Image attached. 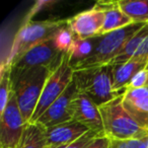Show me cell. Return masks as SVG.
I'll list each match as a JSON object with an SVG mask.
<instances>
[{
    "label": "cell",
    "mask_w": 148,
    "mask_h": 148,
    "mask_svg": "<svg viewBox=\"0 0 148 148\" xmlns=\"http://www.w3.org/2000/svg\"><path fill=\"white\" fill-rule=\"evenodd\" d=\"M110 139L106 136H99L88 144L86 148H109Z\"/></svg>",
    "instance_id": "484cf974"
},
{
    "label": "cell",
    "mask_w": 148,
    "mask_h": 148,
    "mask_svg": "<svg viewBox=\"0 0 148 148\" xmlns=\"http://www.w3.org/2000/svg\"><path fill=\"white\" fill-rule=\"evenodd\" d=\"M25 124L14 93L11 92L9 101L0 118V146L1 148H17L23 136Z\"/></svg>",
    "instance_id": "52a82bcc"
},
{
    "label": "cell",
    "mask_w": 148,
    "mask_h": 148,
    "mask_svg": "<svg viewBox=\"0 0 148 148\" xmlns=\"http://www.w3.org/2000/svg\"><path fill=\"white\" fill-rule=\"evenodd\" d=\"M52 70L45 66H38L25 70L11 68V88L27 123H29L39 103L44 86Z\"/></svg>",
    "instance_id": "6da1fadb"
},
{
    "label": "cell",
    "mask_w": 148,
    "mask_h": 148,
    "mask_svg": "<svg viewBox=\"0 0 148 148\" xmlns=\"http://www.w3.org/2000/svg\"><path fill=\"white\" fill-rule=\"evenodd\" d=\"M123 107L140 127L148 130V86L127 91Z\"/></svg>",
    "instance_id": "4fadbf2b"
},
{
    "label": "cell",
    "mask_w": 148,
    "mask_h": 148,
    "mask_svg": "<svg viewBox=\"0 0 148 148\" xmlns=\"http://www.w3.org/2000/svg\"><path fill=\"white\" fill-rule=\"evenodd\" d=\"M146 70H147V72H148V64H147V66H146ZM147 86H148V81H147Z\"/></svg>",
    "instance_id": "4316f807"
},
{
    "label": "cell",
    "mask_w": 148,
    "mask_h": 148,
    "mask_svg": "<svg viewBox=\"0 0 148 148\" xmlns=\"http://www.w3.org/2000/svg\"><path fill=\"white\" fill-rule=\"evenodd\" d=\"M144 25H145L142 23H133L124 29L99 36V44L95 52L88 58L72 67L73 70L76 71L111 64L112 61L120 54L130 38L140 31Z\"/></svg>",
    "instance_id": "5b68a950"
},
{
    "label": "cell",
    "mask_w": 148,
    "mask_h": 148,
    "mask_svg": "<svg viewBox=\"0 0 148 148\" xmlns=\"http://www.w3.org/2000/svg\"><path fill=\"white\" fill-rule=\"evenodd\" d=\"M77 93H78V89L76 87V84L72 80L66 90L50 106L49 109L46 110L45 113L35 123L40 124L47 129L59 124L72 121L71 103Z\"/></svg>",
    "instance_id": "9c48e42d"
},
{
    "label": "cell",
    "mask_w": 148,
    "mask_h": 148,
    "mask_svg": "<svg viewBox=\"0 0 148 148\" xmlns=\"http://www.w3.org/2000/svg\"><path fill=\"white\" fill-rule=\"evenodd\" d=\"M103 21L105 12L93 6L68 18L67 25L75 37L85 40L97 37L103 25Z\"/></svg>",
    "instance_id": "8fae6325"
},
{
    "label": "cell",
    "mask_w": 148,
    "mask_h": 148,
    "mask_svg": "<svg viewBox=\"0 0 148 148\" xmlns=\"http://www.w3.org/2000/svg\"><path fill=\"white\" fill-rule=\"evenodd\" d=\"M89 131L77 122L70 121L46 129V143L48 148H59L72 143Z\"/></svg>",
    "instance_id": "7c38bea8"
},
{
    "label": "cell",
    "mask_w": 148,
    "mask_h": 148,
    "mask_svg": "<svg viewBox=\"0 0 148 148\" xmlns=\"http://www.w3.org/2000/svg\"><path fill=\"white\" fill-rule=\"evenodd\" d=\"M73 81L78 92L89 97L97 107L121 97L114 90L112 64L76 70L73 73Z\"/></svg>",
    "instance_id": "3957f363"
},
{
    "label": "cell",
    "mask_w": 148,
    "mask_h": 148,
    "mask_svg": "<svg viewBox=\"0 0 148 148\" xmlns=\"http://www.w3.org/2000/svg\"><path fill=\"white\" fill-rule=\"evenodd\" d=\"M46 128L38 123H27L17 148H46Z\"/></svg>",
    "instance_id": "2e32d148"
},
{
    "label": "cell",
    "mask_w": 148,
    "mask_h": 148,
    "mask_svg": "<svg viewBox=\"0 0 148 148\" xmlns=\"http://www.w3.org/2000/svg\"><path fill=\"white\" fill-rule=\"evenodd\" d=\"M66 25L67 19L25 23L15 35L9 55L4 60L5 63L11 66L19 57L32 48L53 40L57 32Z\"/></svg>",
    "instance_id": "277c9868"
},
{
    "label": "cell",
    "mask_w": 148,
    "mask_h": 148,
    "mask_svg": "<svg viewBox=\"0 0 148 148\" xmlns=\"http://www.w3.org/2000/svg\"><path fill=\"white\" fill-rule=\"evenodd\" d=\"M148 36V25H145L140 31H138L135 35H133L129 39V41L126 43L123 47L120 54L112 61L111 64H122L131 60L134 57L136 51L141 45L143 40Z\"/></svg>",
    "instance_id": "d6986e66"
},
{
    "label": "cell",
    "mask_w": 148,
    "mask_h": 148,
    "mask_svg": "<svg viewBox=\"0 0 148 148\" xmlns=\"http://www.w3.org/2000/svg\"><path fill=\"white\" fill-rule=\"evenodd\" d=\"M11 92V67L3 61L0 77V113H2L6 108Z\"/></svg>",
    "instance_id": "ffe728a7"
},
{
    "label": "cell",
    "mask_w": 148,
    "mask_h": 148,
    "mask_svg": "<svg viewBox=\"0 0 148 148\" xmlns=\"http://www.w3.org/2000/svg\"><path fill=\"white\" fill-rule=\"evenodd\" d=\"M56 3H57V1H55V0H49V1H48V0H39V1H37V2L33 5V7L31 8L29 12L27 13V18H25V23L31 21V18L33 15L37 14L38 12L44 10V9L47 8V7H50V6H52V5L56 4Z\"/></svg>",
    "instance_id": "d4e9b609"
},
{
    "label": "cell",
    "mask_w": 148,
    "mask_h": 148,
    "mask_svg": "<svg viewBox=\"0 0 148 148\" xmlns=\"http://www.w3.org/2000/svg\"><path fill=\"white\" fill-rule=\"evenodd\" d=\"M71 110L72 121L81 124L90 131L105 135L99 109L89 97L78 92L72 101Z\"/></svg>",
    "instance_id": "30bf717a"
},
{
    "label": "cell",
    "mask_w": 148,
    "mask_h": 148,
    "mask_svg": "<svg viewBox=\"0 0 148 148\" xmlns=\"http://www.w3.org/2000/svg\"><path fill=\"white\" fill-rule=\"evenodd\" d=\"M147 81H148V72L145 67L144 69H142L141 71L138 72L135 76L132 78L129 85L127 86V91L147 86ZM127 91H126V92H127Z\"/></svg>",
    "instance_id": "cb8c5ba5"
},
{
    "label": "cell",
    "mask_w": 148,
    "mask_h": 148,
    "mask_svg": "<svg viewBox=\"0 0 148 148\" xmlns=\"http://www.w3.org/2000/svg\"><path fill=\"white\" fill-rule=\"evenodd\" d=\"M109 148H148V137L144 139L110 140Z\"/></svg>",
    "instance_id": "7402d4cb"
},
{
    "label": "cell",
    "mask_w": 148,
    "mask_h": 148,
    "mask_svg": "<svg viewBox=\"0 0 148 148\" xmlns=\"http://www.w3.org/2000/svg\"><path fill=\"white\" fill-rule=\"evenodd\" d=\"M73 73L74 70L70 65L69 55L65 54L60 66L55 71L52 72L48 78L40 97L37 109L29 123H35L45 113L46 110L49 109L50 106L66 90L68 85L73 80Z\"/></svg>",
    "instance_id": "8992f818"
},
{
    "label": "cell",
    "mask_w": 148,
    "mask_h": 148,
    "mask_svg": "<svg viewBox=\"0 0 148 148\" xmlns=\"http://www.w3.org/2000/svg\"><path fill=\"white\" fill-rule=\"evenodd\" d=\"M148 60L132 58L122 64L113 65L114 90L119 95H124L127 91V86L134 76L147 66Z\"/></svg>",
    "instance_id": "5bb4252c"
},
{
    "label": "cell",
    "mask_w": 148,
    "mask_h": 148,
    "mask_svg": "<svg viewBox=\"0 0 148 148\" xmlns=\"http://www.w3.org/2000/svg\"><path fill=\"white\" fill-rule=\"evenodd\" d=\"M103 125V134L110 140L144 139L148 130L143 129L133 120L123 107V95L99 107Z\"/></svg>",
    "instance_id": "7a4b0ae2"
},
{
    "label": "cell",
    "mask_w": 148,
    "mask_h": 148,
    "mask_svg": "<svg viewBox=\"0 0 148 148\" xmlns=\"http://www.w3.org/2000/svg\"><path fill=\"white\" fill-rule=\"evenodd\" d=\"M64 56L65 54L56 48L53 40H50L25 52L10 67L16 70H25L38 66H45L54 72L62 63Z\"/></svg>",
    "instance_id": "ba28073f"
},
{
    "label": "cell",
    "mask_w": 148,
    "mask_h": 148,
    "mask_svg": "<svg viewBox=\"0 0 148 148\" xmlns=\"http://www.w3.org/2000/svg\"><path fill=\"white\" fill-rule=\"evenodd\" d=\"M99 36L85 40H81L75 37L73 45L68 53L71 67H74L78 63L82 62L83 60L88 58L95 52V48L99 44Z\"/></svg>",
    "instance_id": "ac0fdd59"
},
{
    "label": "cell",
    "mask_w": 148,
    "mask_h": 148,
    "mask_svg": "<svg viewBox=\"0 0 148 148\" xmlns=\"http://www.w3.org/2000/svg\"><path fill=\"white\" fill-rule=\"evenodd\" d=\"M95 6L105 12V21L99 36L106 35L133 25V21L119 8L118 1H99Z\"/></svg>",
    "instance_id": "9a60e30c"
},
{
    "label": "cell",
    "mask_w": 148,
    "mask_h": 148,
    "mask_svg": "<svg viewBox=\"0 0 148 148\" xmlns=\"http://www.w3.org/2000/svg\"><path fill=\"white\" fill-rule=\"evenodd\" d=\"M99 136H105V135L89 130V131H87L84 135L79 137L78 139L73 141L72 143L68 144V145H66V146H62V147H59V148H86L91 141H93L95 138L99 137Z\"/></svg>",
    "instance_id": "603a6c76"
},
{
    "label": "cell",
    "mask_w": 148,
    "mask_h": 148,
    "mask_svg": "<svg viewBox=\"0 0 148 148\" xmlns=\"http://www.w3.org/2000/svg\"><path fill=\"white\" fill-rule=\"evenodd\" d=\"M74 40H75V35L71 31V29L68 27V25L60 29L55 35V37L53 38V42L56 48L64 54L69 53L74 43Z\"/></svg>",
    "instance_id": "44dd1931"
},
{
    "label": "cell",
    "mask_w": 148,
    "mask_h": 148,
    "mask_svg": "<svg viewBox=\"0 0 148 148\" xmlns=\"http://www.w3.org/2000/svg\"><path fill=\"white\" fill-rule=\"evenodd\" d=\"M46 148H48V147H46Z\"/></svg>",
    "instance_id": "83f0119b"
},
{
    "label": "cell",
    "mask_w": 148,
    "mask_h": 148,
    "mask_svg": "<svg viewBox=\"0 0 148 148\" xmlns=\"http://www.w3.org/2000/svg\"><path fill=\"white\" fill-rule=\"evenodd\" d=\"M118 6L133 23L148 25V0H119Z\"/></svg>",
    "instance_id": "e0dca14e"
}]
</instances>
